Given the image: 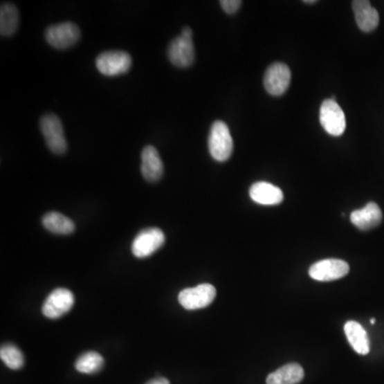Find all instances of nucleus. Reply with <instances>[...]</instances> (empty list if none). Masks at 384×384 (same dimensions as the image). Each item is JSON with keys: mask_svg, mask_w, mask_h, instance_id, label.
I'll return each instance as SVG.
<instances>
[{"mask_svg": "<svg viewBox=\"0 0 384 384\" xmlns=\"http://www.w3.org/2000/svg\"><path fill=\"white\" fill-rule=\"evenodd\" d=\"M192 35H194V33H192V30H191L189 27H185V28H183L182 35H184V37H192Z\"/></svg>", "mask_w": 384, "mask_h": 384, "instance_id": "24", "label": "nucleus"}, {"mask_svg": "<svg viewBox=\"0 0 384 384\" xmlns=\"http://www.w3.org/2000/svg\"><path fill=\"white\" fill-rule=\"evenodd\" d=\"M383 219L381 210L375 202H369L365 208L354 210L350 214V221L361 230H369L377 228Z\"/></svg>", "mask_w": 384, "mask_h": 384, "instance_id": "13", "label": "nucleus"}, {"mask_svg": "<svg viewBox=\"0 0 384 384\" xmlns=\"http://www.w3.org/2000/svg\"><path fill=\"white\" fill-rule=\"evenodd\" d=\"M165 236L161 228H149L141 230L131 244V252L138 259L151 256L163 247Z\"/></svg>", "mask_w": 384, "mask_h": 384, "instance_id": "5", "label": "nucleus"}, {"mask_svg": "<svg viewBox=\"0 0 384 384\" xmlns=\"http://www.w3.org/2000/svg\"><path fill=\"white\" fill-rule=\"evenodd\" d=\"M41 131L45 143L51 152L57 155L64 154L68 149L62 123L56 114H45L40 122Z\"/></svg>", "mask_w": 384, "mask_h": 384, "instance_id": "2", "label": "nucleus"}, {"mask_svg": "<svg viewBox=\"0 0 384 384\" xmlns=\"http://www.w3.org/2000/svg\"><path fill=\"white\" fill-rule=\"evenodd\" d=\"M233 147L228 126L222 121L214 122L208 137V149L212 158L220 163L228 161L233 153Z\"/></svg>", "mask_w": 384, "mask_h": 384, "instance_id": "1", "label": "nucleus"}, {"mask_svg": "<svg viewBox=\"0 0 384 384\" xmlns=\"http://www.w3.org/2000/svg\"><path fill=\"white\" fill-rule=\"evenodd\" d=\"M304 378L302 366L297 363H289L275 370L266 379L267 384H298Z\"/></svg>", "mask_w": 384, "mask_h": 384, "instance_id": "17", "label": "nucleus"}, {"mask_svg": "<svg viewBox=\"0 0 384 384\" xmlns=\"http://www.w3.org/2000/svg\"><path fill=\"white\" fill-rule=\"evenodd\" d=\"M74 293L66 289H56L47 296L43 303L42 313L49 319L60 318L70 312L74 305Z\"/></svg>", "mask_w": 384, "mask_h": 384, "instance_id": "8", "label": "nucleus"}, {"mask_svg": "<svg viewBox=\"0 0 384 384\" xmlns=\"http://www.w3.org/2000/svg\"><path fill=\"white\" fill-rule=\"evenodd\" d=\"M352 9L358 28L363 33H372L377 28L380 21L379 13L368 0H354L352 1Z\"/></svg>", "mask_w": 384, "mask_h": 384, "instance_id": "12", "label": "nucleus"}, {"mask_svg": "<svg viewBox=\"0 0 384 384\" xmlns=\"http://www.w3.org/2000/svg\"><path fill=\"white\" fill-rule=\"evenodd\" d=\"M370 324H376V319H374V318L370 319Z\"/></svg>", "mask_w": 384, "mask_h": 384, "instance_id": "26", "label": "nucleus"}, {"mask_svg": "<svg viewBox=\"0 0 384 384\" xmlns=\"http://www.w3.org/2000/svg\"><path fill=\"white\" fill-rule=\"evenodd\" d=\"M319 120L324 131L334 137L342 136L346 129L344 111L336 100L332 98H328L322 102L319 112Z\"/></svg>", "mask_w": 384, "mask_h": 384, "instance_id": "3", "label": "nucleus"}, {"mask_svg": "<svg viewBox=\"0 0 384 384\" xmlns=\"http://www.w3.org/2000/svg\"><path fill=\"white\" fill-rule=\"evenodd\" d=\"M250 198L262 205L281 204L284 199L279 187L267 182H257L250 188Z\"/></svg>", "mask_w": 384, "mask_h": 384, "instance_id": "15", "label": "nucleus"}, {"mask_svg": "<svg viewBox=\"0 0 384 384\" xmlns=\"http://www.w3.org/2000/svg\"><path fill=\"white\" fill-rule=\"evenodd\" d=\"M19 10L13 3H3L0 8V33L3 37L15 35L19 28Z\"/></svg>", "mask_w": 384, "mask_h": 384, "instance_id": "19", "label": "nucleus"}, {"mask_svg": "<svg viewBox=\"0 0 384 384\" xmlns=\"http://www.w3.org/2000/svg\"><path fill=\"white\" fill-rule=\"evenodd\" d=\"M0 358L11 369H21L24 366V354L17 346L5 344L0 348Z\"/></svg>", "mask_w": 384, "mask_h": 384, "instance_id": "21", "label": "nucleus"}, {"mask_svg": "<svg viewBox=\"0 0 384 384\" xmlns=\"http://www.w3.org/2000/svg\"><path fill=\"white\" fill-rule=\"evenodd\" d=\"M141 172L147 182H158L163 175V163L158 151L152 145H147L141 154Z\"/></svg>", "mask_w": 384, "mask_h": 384, "instance_id": "14", "label": "nucleus"}, {"mask_svg": "<svg viewBox=\"0 0 384 384\" xmlns=\"http://www.w3.org/2000/svg\"><path fill=\"white\" fill-rule=\"evenodd\" d=\"M147 384H170L168 379L165 378H156V379L151 380Z\"/></svg>", "mask_w": 384, "mask_h": 384, "instance_id": "23", "label": "nucleus"}, {"mask_svg": "<svg viewBox=\"0 0 384 384\" xmlns=\"http://www.w3.org/2000/svg\"><path fill=\"white\" fill-rule=\"evenodd\" d=\"M104 364H105V361L100 354L95 351H88L77 358L75 368L80 373L91 375V374L98 373Z\"/></svg>", "mask_w": 384, "mask_h": 384, "instance_id": "20", "label": "nucleus"}, {"mask_svg": "<svg viewBox=\"0 0 384 384\" xmlns=\"http://www.w3.org/2000/svg\"><path fill=\"white\" fill-rule=\"evenodd\" d=\"M42 224L51 233L58 235H70L75 230L74 222L68 217L57 212H47L43 217Z\"/></svg>", "mask_w": 384, "mask_h": 384, "instance_id": "18", "label": "nucleus"}, {"mask_svg": "<svg viewBox=\"0 0 384 384\" xmlns=\"http://www.w3.org/2000/svg\"><path fill=\"white\" fill-rule=\"evenodd\" d=\"M80 29L70 21L56 24L46 29L45 37L49 45L57 49H68L80 41Z\"/></svg>", "mask_w": 384, "mask_h": 384, "instance_id": "4", "label": "nucleus"}, {"mask_svg": "<svg viewBox=\"0 0 384 384\" xmlns=\"http://www.w3.org/2000/svg\"><path fill=\"white\" fill-rule=\"evenodd\" d=\"M131 57L125 51H105L96 58V68L105 76L125 74L131 68Z\"/></svg>", "mask_w": 384, "mask_h": 384, "instance_id": "6", "label": "nucleus"}, {"mask_svg": "<svg viewBox=\"0 0 384 384\" xmlns=\"http://www.w3.org/2000/svg\"><path fill=\"white\" fill-rule=\"evenodd\" d=\"M349 273V265L342 259H329L311 266L309 275L316 281L330 282L342 279Z\"/></svg>", "mask_w": 384, "mask_h": 384, "instance_id": "10", "label": "nucleus"}, {"mask_svg": "<svg viewBox=\"0 0 384 384\" xmlns=\"http://www.w3.org/2000/svg\"><path fill=\"white\" fill-rule=\"evenodd\" d=\"M303 3H305V5H314V3H316V1L315 0H304Z\"/></svg>", "mask_w": 384, "mask_h": 384, "instance_id": "25", "label": "nucleus"}, {"mask_svg": "<svg viewBox=\"0 0 384 384\" xmlns=\"http://www.w3.org/2000/svg\"><path fill=\"white\" fill-rule=\"evenodd\" d=\"M220 5H221V8L226 13L233 15L241 7L242 3L240 0H221Z\"/></svg>", "mask_w": 384, "mask_h": 384, "instance_id": "22", "label": "nucleus"}, {"mask_svg": "<svg viewBox=\"0 0 384 384\" xmlns=\"http://www.w3.org/2000/svg\"><path fill=\"white\" fill-rule=\"evenodd\" d=\"M216 295V289L212 285L201 284L181 291L179 302L186 310H199L212 304Z\"/></svg>", "mask_w": 384, "mask_h": 384, "instance_id": "7", "label": "nucleus"}, {"mask_svg": "<svg viewBox=\"0 0 384 384\" xmlns=\"http://www.w3.org/2000/svg\"><path fill=\"white\" fill-rule=\"evenodd\" d=\"M168 58L177 68H189L194 62V46L192 37L179 35L170 43Z\"/></svg>", "mask_w": 384, "mask_h": 384, "instance_id": "11", "label": "nucleus"}, {"mask_svg": "<svg viewBox=\"0 0 384 384\" xmlns=\"http://www.w3.org/2000/svg\"><path fill=\"white\" fill-rule=\"evenodd\" d=\"M291 70L284 63H273L266 70L264 86L266 91L273 96H281L287 91L291 84Z\"/></svg>", "mask_w": 384, "mask_h": 384, "instance_id": "9", "label": "nucleus"}, {"mask_svg": "<svg viewBox=\"0 0 384 384\" xmlns=\"http://www.w3.org/2000/svg\"><path fill=\"white\" fill-rule=\"evenodd\" d=\"M344 330L348 342L351 345L354 351L362 356H365L369 352V338L361 324L350 320L345 324Z\"/></svg>", "mask_w": 384, "mask_h": 384, "instance_id": "16", "label": "nucleus"}]
</instances>
